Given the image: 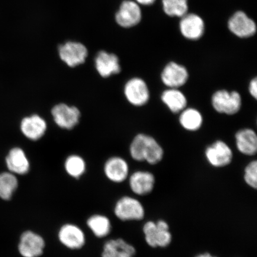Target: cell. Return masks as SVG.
Wrapping results in <instances>:
<instances>
[{
	"instance_id": "6da1fadb",
	"label": "cell",
	"mask_w": 257,
	"mask_h": 257,
	"mask_svg": "<svg viewBox=\"0 0 257 257\" xmlns=\"http://www.w3.org/2000/svg\"><path fill=\"white\" fill-rule=\"evenodd\" d=\"M132 158L137 162H146L156 165L163 159L164 150L154 138L148 135L140 134L134 138L130 149Z\"/></svg>"
},
{
	"instance_id": "7a4b0ae2",
	"label": "cell",
	"mask_w": 257,
	"mask_h": 257,
	"mask_svg": "<svg viewBox=\"0 0 257 257\" xmlns=\"http://www.w3.org/2000/svg\"><path fill=\"white\" fill-rule=\"evenodd\" d=\"M145 240L152 248H166L172 241L169 224L165 220L147 221L143 226Z\"/></svg>"
},
{
	"instance_id": "3957f363",
	"label": "cell",
	"mask_w": 257,
	"mask_h": 257,
	"mask_svg": "<svg viewBox=\"0 0 257 257\" xmlns=\"http://www.w3.org/2000/svg\"><path fill=\"white\" fill-rule=\"evenodd\" d=\"M212 106L219 113L234 115L240 110L242 98L238 92L218 90L211 98Z\"/></svg>"
},
{
	"instance_id": "277c9868",
	"label": "cell",
	"mask_w": 257,
	"mask_h": 257,
	"mask_svg": "<svg viewBox=\"0 0 257 257\" xmlns=\"http://www.w3.org/2000/svg\"><path fill=\"white\" fill-rule=\"evenodd\" d=\"M114 214L118 219L126 221L142 220L146 215L144 205L137 198L124 196L115 204Z\"/></svg>"
},
{
	"instance_id": "5b68a950",
	"label": "cell",
	"mask_w": 257,
	"mask_h": 257,
	"mask_svg": "<svg viewBox=\"0 0 257 257\" xmlns=\"http://www.w3.org/2000/svg\"><path fill=\"white\" fill-rule=\"evenodd\" d=\"M59 55L62 62L70 67H75L85 62L88 51L78 42L68 41L59 47Z\"/></svg>"
},
{
	"instance_id": "8992f818",
	"label": "cell",
	"mask_w": 257,
	"mask_h": 257,
	"mask_svg": "<svg viewBox=\"0 0 257 257\" xmlns=\"http://www.w3.org/2000/svg\"><path fill=\"white\" fill-rule=\"evenodd\" d=\"M124 94L130 103L137 107L147 104L150 98L149 86L143 79L131 78L124 86Z\"/></svg>"
},
{
	"instance_id": "52a82bcc",
	"label": "cell",
	"mask_w": 257,
	"mask_h": 257,
	"mask_svg": "<svg viewBox=\"0 0 257 257\" xmlns=\"http://www.w3.org/2000/svg\"><path fill=\"white\" fill-rule=\"evenodd\" d=\"M205 158L214 168H224L232 162V149L223 141L218 140L208 146L205 151Z\"/></svg>"
},
{
	"instance_id": "ba28073f",
	"label": "cell",
	"mask_w": 257,
	"mask_h": 257,
	"mask_svg": "<svg viewBox=\"0 0 257 257\" xmlns=\"http://www.w3.org/2000/svg\"><path fill=\"white\" fill-rule=\"evenodd\" d=\"M54 121L60 128L70 130L79 123L80 112L75 106L60 103L51 110Z\"/></svg>"
},
{
	"instance_id": "9c48e42d",
	"label": "cell",
	"mask_w": 257,
	"mask_h": 257,
	"mask_svg": "<svg viewBox=\"0 0 257 257\" xmlns=\"http://www.w3.org/2000/svg\"><path fill=\"white\" fill-rule=\"evenodd\" d=\"M115 22L124 28L136 27L142 19V12L139 5L131 0H125L121 3L119 9L115 14Z\"/></svg>"
},
{
	"instance_id": "30bf717a",
	"label": "cell",
	"mask_w": 257,
	"mask_h": 257,
	"mask_svg": "<svg viewBox=\"0 0 257 257\" xmlns=\"http://www.w3.org/2000/svg\"><path fill=\"white\" fill-rule=\"evenodd\" d=\"M189 73L184 66L171 62L164 67L161 79L168 88H179L187 82Z\"/></svg>"
},
{
	"instance_id": "8fae6325",
	"label": "cell",
	"mask_w": 257,
	"mask_h": 257,
	"mask_svg": "<svg viewBox=\"0 0 257 257\" xmlns=\"http://www.w3.org/2000/svg\"><path fill=\"white\" fill-rule=\"evenodd\" d=\"M228 28L233 34L240 38L253 36L256 32L255 22L242 11H237L228 21Z\"/></svg>"
},
{
	"instance_id": "7c38bea8",
	"label": "cell",
	"mask_w": 257,
	"mask_h": 257,
	"mask_svg": "<svg viewBox=\"0 0 257 257\" xmlns=\"http://www.w3.org/2000/svg\"><path fill=\"white\" fill-rule=\"evenodd\" d=\"M46 242L39 234L26 231L22 234L19 251L23 257H39L44 252Z\"/></svg>"
},
{
	"instance_id": "4fadbf2b",
	"label": "cell",
	"mask_w": 257,
	"mask_h": 257,
	"mask_svg": "<svg viewBox=\"0 0 257 257\" xmlns=\"http://www.w3.org/2000/svg\"><path fill=\"white\" fill-rule=\"evenodd\" d=\"M179 29L186 39L196 41L200 40L205 32V24L200 16L194 14H186L181 18Z\"/></svg>"
},
{
	"instance_id": "5bb4252c",
	"label": "cell",
	"mask_w": 257,
	"mask_h": 257,
	"mask_svg": "<svg viewBox=\"0 0 257 257\" xmlns=\"http://www.w3.org/2000/svg\"><path fill=\"white\" fill-rule=\"evenodd\" d=\"M58 237L64 246L70 249L82 248L86 241L83 231L79 226L71 223L64 224L60 228Z\"/></svg>"
},
{
	"instance_id": "9a60e30c",
	"label": "cell",
	"mask_w": 257,
	"mask_h": 257,
	"mask_svg": "<svg viewBox=\"0 0 257 257\" xmlns=\"http://www.w3.org/2000/svg\"><path fill=\"white\" fill-rule=\"evenodd\" d=\"M95 66L99 75L104 78L116 75L121 71L118 57L115 54L105 51H99L96 54Z\"/></svg>"
},
{
	"instance_id": "2e32d148",
	"label": "cell",
	"mask_w": 257,
	"mask_h": 257,
	"mask_svg": "<svg viewBox=\"0 0 257 257\" xmlns=\"http://www.w3.org/2000/svg\"><path fill=\"white\" fill-rule=\"evenodd\" d=\"M21 130L24 136L31 141H38L43 138L47 130V123L38 114H32L22 119Z\"/></svg>"
},
{
	"instance_id": "e0dca14e",
	"label": "cell",
	"mask_w": 257,
	"mask_h": 257,
	"mask_svg": "<svg viewBox=\"0 0 257 257\" xmlns=\"http://www.w3.org/2000/svg\"><path fill=\"white\" fill-rule=\"evenodd\" d=\"M128 183L131 191L140 196L147 195L154 190L156 184L155 176L149 171H137L132 174Z\"/></svg>"
},
{
	"instance_id": "ac0fdd59",
	"label": "cell",
	"mask_w": 257,
	"mask_h": 257,
	"mask_svg": "<svg viewBox=\"0 0 257 257\" xmlns=\"http://www.w3.org/2000/svg\"><path fill=\"white\" fill-rule=\"evenodd\" d=\"M104 172L109 181L120 184L127 179L130 166L121 157H112L105 162Z\"/></svg>"
},
{
	"instance_id": "d6986e66",
	"label": "cell",
	"mask_w": 257,
	"mask_h": 257,
	"mask_svg": "<svg viewBox=\"0 0 257 257\" xmlns=\"http://www.w3.org/2000/svg\"><path fill=\"white\" fill-rule=\"evenodd\" d=\"M237 150L245 156H252L257 152V136L252 128H245L237 132L235 135Z\"/></svg>"
},
{
	"instance_id": "ffe728a7",
	"label": "cell",
	"mask_w": 257,
	"mask_h": 257,
	"mask_svg": "<svg viewBox=\"0 0 257 257\" xmlns=\"http://www.w3.org/2000/svg\"><path fill=\"white\" fill-rule=\"evenodd\" d=\"M136 249L123 239H111L104 244L102 257H134Z\"/></svg>"
},
{
	"instance_id": "44dd1931",
	"label": "cell",
	"mask_w": 257,
	"mask_h": 257,
	"mask_svg": "<svg viewBox=\"0 0 257 257\" xmlns=\"http://www.w3.org/2000/svg\"><path fill=\"white\" fill-rule=\"evenodd\" d=\"M6 164L10 171L14 174L24 175L30 171V161L20 148H14L11 150L6 158Z\"/></svg>"
},
{
	"instance_id": "7402d4cb",
	"label": "cell",
	"mask_w": 257,
	"mask_h": 257,
	"mask_svg": "<svg viewBox=\"0 0 257 257\" xmlns=\"http://www.w3.org/2000/svg\"><path fill=\"white\" fill-rule=\"evenodd\" d=\"M162 101L173 113H178L187 106V98L179 88H168L162 93Z\"/></svg>"
},
{
	"instance_id": "603a6c76",
	"label": "cell",
	"mask_w": 257,
	"mask_h": 257,
	"mask_svg": "<svg viewBox=\"0 0 257 257\" xmlns=\"http://www.w3.org/2000/svg\"><path fill=\"white\" fill-rule=\"evenodd\" d=\"M179 123L183 128L188 131H197L200 130L203 117L200 111L194 108H185L180 114Z\"/></svg>"
},
{
	"instance_id": "cb8c5ba5",
	"label": "cell",
	"mask_w": 257,
	"mask_h": 257,
	"mask_svg": "<svg viewBox=\"0 0 257 257\" xmlns=\"http://www.w3.org/2000/svg\"><path fill=\"white\" fill-rule=\"evenodd\" d=\"M87 226L93 234L99 238L107 236L111 230V221L107 217L101 214H95L87 220Z\"/></svg>"
},
{
	"instance_id": "d4e9b609",
	"label": "cell",
	"mask_w": 257,
	"mask_h": 257,
	"mask_svg": "<svg viewBox=\"0 0 257 257\" xmlns=\"http://www.w3.org/2000/svg\"><path fill=\"white\" fill-rule=\"evenodd\" d=\"M18 186V181L12 173H3L0 175V197L9 200Z\"/></svg>"
},
{
	"instance_id": "484cf974",
	"label": "cell",
	"mask_w": 257,
	"mask_h": 257,
	"mask_svg": "<svg viewBox=\"0 0 257 257\" xmlns=\"http://www.w3.org/2000/svg\"><path fill=\"white\" fill-rule=\"evenodd\" d=\"M86 165L84 159L78 155H71L67 157L64 162V169L70 176L73 178H80L86 171Z\"/></svg>"
},
{
	"instance_id": "4316f807",
	"label": "cell",
	"mask_w": 257,
	"mask_h": 257,
	"mask_svg": "<svg viewBox=\"0 0 257 257\" xmlns=\"http://www.w3.org/2000/svg\"><path fill=\"white\" fill-rule=\"evenodd\" d=\"M163 11L170 17L182 18L188 14V0H162Z\"/></svg>"
},
{
	"instance_id": "83f0119b",
	"label": "cell",
	"mask_w": 257,
	"mask_h": 257,
	"mask_svg": "<svg viewBox=\"0 0 257 257\" xmlns=\"http://www.w3.org/2000/svg\"><path fill=\"white\" fill-rule=\"evenodd\" d=\"M244 181L249 187L257 188V161L253 160L245 167L244 170Z\"/></svg>"
},
{
	"instance_id": "f1b7e54d",
	"label": "cell",
	"mask_w": 257,
	"mask_h": 257,
	"mask_svg": "<svg viewBox=\"0 0 257 257\" xmlns=\"http://www.w3.org/2000/svg\"><path fill=\"white\" fill-rule=\"evenodd\" d=\"M248 89L250 95L256 99L257 98V79L256 77L250 80Z\"/></svg>"
},
{
	"instance_id": "f546056e",
	"label": "cell",
	"mask_w": 257,
	"mask_h": 257,
	"mask_svg": "<svg viewBox=\"0 0 257 257\" xmlns=\"http://www.w3.org/2000/svg\"><path fill=\"white\" fill-rule=\"evenodd\" d=\"M156 0H136L138 4L144 6H150L154 4Z\"/></svg>"
},
{
	"instance_id": "4dcf8cb0",
	"label": "cell",
	"mask_w": 257,
	"mask_h": 257,
	"mask_svg": "<svg viewBox=\"0 0 257 257\" xmlns=\"http://www.w3.org/2000/svg\"><path fill=\"white\" fill-rule=\"evenodd\" d=\"M195 257H217L216 256H213L211 254V253L208 252L200 253V254L195 256Z\"/></svg>"
}]
</instances>
